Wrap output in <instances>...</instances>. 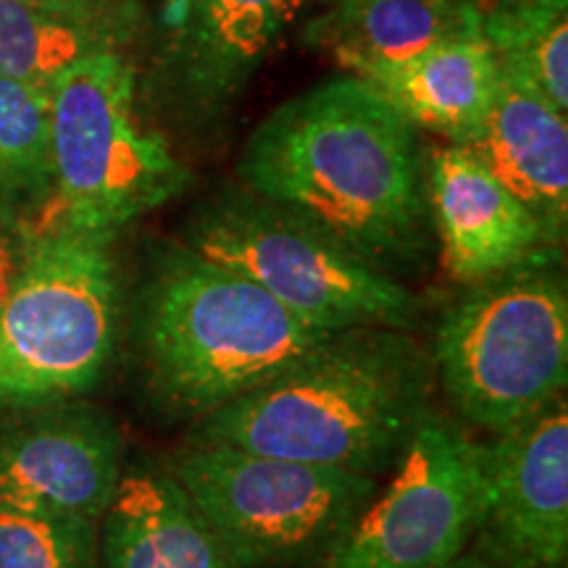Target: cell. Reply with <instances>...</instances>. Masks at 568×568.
<instances>
[{
    "label": "cell",
    "instance_id": "1",
    "mask_svg": "<svg viewBox=\"0 0 568 568\" xmlns=\"http://www.w3.org/2000/svg\"><path fill=\"white\" fill-rule=\"evenodd\" d=\"M243 187L293 211L400 280L429 253L432 216L418 130L361 77L290 98L255 126Z\"/></svg>",
    "mask_w": 568,
    "mask_h": 568
},
{
    "label": "cell",
    "instance_id": "2",
    "mask_svg": "<svg viewBox=\"0 0 568 568\" xmlns=\"http://www.w3.org/2000/svg\"><path fill=\"white\" fill-rule=\"evenodd\" d=\"M437 372L414 332H332L251 393L193 422L190 443L243 447L379 479L435 414Z\"/></svg>",
    "mask_w": 568,
    "mask_h": 568
},
{
    "label": "cell",
    "instance_id": "3",
    "mask_svg": "<svg viewBox=\"0 0 568 568\" xmlns=\"http://www.w3.org/2000/svg\"><path fill=\"white\" fill-rule=\"evenodd\" d=\"M329 335L182 240L153 247L130 305L142 387L155 408L190 422L261 387Z\"/></svg>",
    "mask_w": 568,
    "mask_h": 568
},
{
    "label": "cell",
    "instance_id": "4",
    "mask_svg": "<svg viewBox=\"0 0 568 568\" xmlns=\"http://www.w3.org/2000/svg\"><path fill=\"white\" fill-rule=\"evenodd\" d=\"M429 353L437 387L466 424L506 432L566 393L568 282L560 245L464 284Z\"/></svg>",
    "mask_w": 568,
    "mask_h": 568
},
{
    "label": "cell",
    "instance_id": "5",
    "mask_svg": "<svg viewBox=\"0 0 568 568\" xmlns=\"http://www.w3.org/2000/svg\"><path fill=\"white\" fill-rule=\"evenodd\" d=\"M116 234L51 226L0 301V410L69 400L109 372L124 322Z\"/></svg>",
    "mask_w": 568,
    "mask_h": 568
},
{
    "label": "cell",
    "instance_id": "6",
    "mask_svg": "<svg viewBox=\"0 0 568 568\" xmlns=\"http://www.w3.org/2000/svg\"><path fill=\"white\" fill-rule=\"evenodd\" d=\"M180 240L213 264L247 276L316 329L414 332L422 318V297L406 282L245 187H226L203 201Z\"/></svg>",
    "mask_w": 568,
    "mask_h": 568
},
{
    "label": "cell",
    "instance_id": "7",
    "mask_svg": "<svg viewBox=\"0 0 568 568\" xmlns=\"http://www.w3.org/2000/svg\"><path fill=\"white\" fill-rule=\"evenodd\" d=\"M138 77L119 51L82 55L51 88L53 201L74 230L119 234L190 184V169L138 116Z\"/></svg>",
    "mask_w": 568,
    "mask_h": 568
},
{
    "label": "cell",
    "instance_id": "8",
    "mask_svg": "<svg viewBox=\"0 0 568 568\" xmlns=\"http://www.w3.org/2000/svg\"><path fill=\"white\" fill-rule=\"evenodd\" d=\"M166 468L232 568H308L379 489L364 474L211 443H190Z\"/></svg>",
    "mask_w": 568,
    "mask_h": 568
},
{
    "label": "cell",
    "instance_id": "9",
    "mask_svg": "<svg viewBox=\"0 0 568 568\" xmlns=\"http://www.w3.org/2000/svg\"><path fill=\"white\" fill-rule=\"evenodd\" d=\"M481 493V443L435 410L387 487L308 568H445L471 545Z\"/></svg>",
    "mask_w": 568,
    "mask_h": 568
},
{
    "label": "cell",
    "instance_id": "10",
    "mask_svg": "<svg viewBox=\"0 0 568 568\" xmlns=\"http://www.w3.org/2000/svg\"><path fill=\"white\" fill-rule=\"evenodd\" d=\"M481 514L468 550L487 568H566V397L481 445Z\"/></svg>",
    "mask_w": 568,
    "mask_h": 568
},
{
    "label": "cell",
    "instance_id": "11",
    "mask_svg": "<svg viewBox=\"0 0 568 568\" xmlns=\"http://www.w3.org/2000/svg\"><path fill=\"white\" fill-rule=\"evenodd\" d=\"M122 450L113 416L80 397L3 408L0 500L101 521L124 474Z\"/></svg>",
    "mask_w": 568,
    "mask_h": 568
},
{
    "label": "cell",
    "instance_id": "12",
    "mask_svg": "<svg viewBox=\"0 0 568 568\" xmlns=\"http://www.w3.org/2000/svg\"><path fill=\"white\" fill-rule=\"evenodd\" d=\"M429 216L445 274L471 284L560 245L466 145H447L426 169Z\"/></svg>",
    "mask_w": 568,
    "mask_h": 568
},
{
    "label": "cell",
    "instance_id": "13",
    "mask_svg": "<svg viewBox=\"0 0 568 568\" xmlns=\"http://www.w3.org/2000/svg\"><path fill=\"white\" fill-rule=\"evenodd\" d=\"M297 0H166L163 61L180 98L219 111L264 67Z\"/></svg>",
    "mask_w": 568,
    "mask_h": 568
},
{
    "label": "cell",
    "instance_id": "14",
    "mask_svg": "<svg viewBox=\"0 0 568 568\" xmlns=\"http://www.w3.org/2000/svg\"><path fill=\"white\" fill-rule=\"evenodd\" d=\"M468 151L514 193L556 243L568 224V124L527 82L500 69L495 101Z\"/></svg>",
    "mask_w": 568,
    "mask_h": 568
},
{
    "label": "cell",
    "instance_id": "15",
    "mask_svg": "<svg viewBox=\"0 0 568 568\" xmlns=\"http://www.w3.org/2000/svg\"><path fill=\"white\" fill-rule=\"evenodd\" d=\"M98 524V568H232L169 468L124 471Z\"/></svg>",
    "mask_w": 568,
    "mask_h": 568
},
{
    "label": "cell",
    "instance_id": "16",
    "mask_svg": "<svg viewBox=\"0 0 568 568\" xmlns=\"http://www.w3.org/2000/svg\"><path fill=\"white\" fill-rule=\"evenodd\" d=\"M468 38H481L477 0H343L303 32L355 77Z\"/></svg>",
    "mask_w": 568,
    "mask_h": 568
},
{
    "label": "cell",
    "instance_id": "17",
    "mask_svg": "<svg viewBox=\"0 0 568 568\" xmlns=\"http://www.w3.org/2000/svg\"><path fill=\"white\" fill-rule=\"evenodd\" d=\"M361 80L372 82L416 130L443 134L450 145H468L495 101L500 67L485 40L468 38L374 69Z\"/></svg>",
    "mask_w": 568,
    "mask_h": 568
},
{
    "label": "cell",
    "instance_id": "18",
    "mask_svg": "<svg viewBox=\"0 0 568 568\" xmlns=\"http://www.w3.org/2000/svg\"><path fill=\"white\" fill-rule=\"evenodd\" d=\"M130 11L77 17L34 0H0V77L51 92L82 55L116 51L130 38Z\"/></svg>",
    "mask_w": 568,
    "mask_h": 568
},
{
    "label": "cell",
    "instance_id": "19",
    "mask_svg": "<svg viewBox=\"0 0 568 568\" xmlns=\"http://www.w3.org/2000/svg\"><path fill=\"white\" fill-rule=\"evenodd\" d=\"M481 40L497 67L568 111V3L566 0H477Z\"/></svg>",
    "mask_w": 568,
    "mask_h": 568
},
{
    "label": "cell",
    "instance_id": "20",
    "mask_svg": "<svg viewBox=\"0 0 568 568\" xmlns=\"http://www.w3.org/2000/svg\"><path fill=\"white\" fill-rule=\"evenodd\" d=\"M51 195V92L0 77V201L40 205Z\"/></svg>",
    "mask_w": 568,
    "mask_h": 568
},
{
    "label": "cell",
    "instance_id": "21",
    "mask_svg": "<svg viewBox=\"0 0 568 568\" xmlns=\"http://www.w3.org/2000/svg\"><path fill=\"white\" fill-rule=\"evenodd\" d=\"M0 568H98V521L0 500Z\"/></svg>",
    "mask_w": 568,
    "mask_h": 568
},
{
    "label": "cell",
    "instance_id": "22",
    "mask_svg": "<svg viewBox=\"0 0 568 568\" xmlns=\"http://www.w3.org/2000/svg\"><path fill=\"white\" fill-rule=\"evenodd\" d=\"M51 226L42 222L38 205L0 201V301L30 266L42 234Z\"/></svg>",
    "mask_w": 568,
    "mask_h": 568
},
{
    "label": "cell",
    "instance_id": "23",
    "mask_svg": "<svg viewBox=\"0 0 568 568\" xmlns=\"http://www.w3.org/2000/svg\"><path fill=\"white\" fill-rule=\"evenodd\" d=\"M34 3L63 13H77V17H111V13L126 11L122 0H34Z\"/></svg>",
    "mask_w": 568,
    "mask_h": 568
},
{
    "label": "cell",
    "instance_id": "24",
    "mask_svg": "<svg viewBox=\"0 0 568 568\" xmlns=\"http://www.w3.org/2000/svg\"><path fill=\"white\" fill-rule=\"evenodd\" d=\"M445 568H487V566L481 564V560L474 556L471 550H466L464 556H458L456 560H453V564H447Z\"/></svg>",
    "mask_w": 568,
    "mask_h": 568
},
{
    "label": "cell",
    "instance_id": "25",
    "mask_svg": "<svg viewBox=\"0 0 568 568\" xmlns=\"http://www.w3.org/2000/svg\"><path fill=\"white\" fill-rule=\"evenodd\" d=\"M332 3H343V0H332Z\"/></svg>",
    "mask_w": 568,
    "mask_h": 568
}]
</instances>
